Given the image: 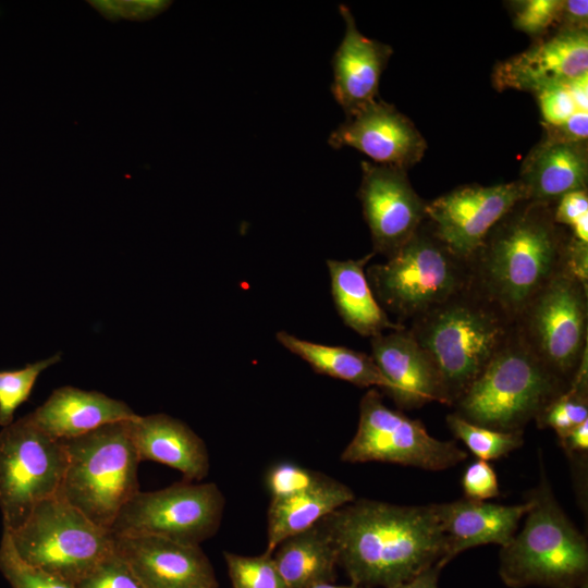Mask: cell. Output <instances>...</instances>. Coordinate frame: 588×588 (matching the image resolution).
<instances>
[{"label": "cell", "instance_id": "obj_34", "mask_svg": "<svg viewBox=\"0 0 588 588\" xmlns=\"http://www.w3.org/2000/svg\"><path fill=\"white\" fill-rule=\"evenodd\" d=\"M563 0H524L511 2L516 29L540 38L556 28Z\"/></svg>", "mask_w": 588, "mask_h": 588}, {"label": "cell", "instance_id": "obj_12", "mask_svg": "<svg viewBox=\"0 0 588 588\" xmlns=\"http://www.w3.org/2000/svg\"><path fill=\"white\" fill-rule=\"evenodd\" d=\"M225 499L213 482L182 481L135 493L120 510L112 535H152L199 546L219 529Z\"/></svg>", "mask_w": 588, "mask_h": 588}, {"label": "cell", "instance_id": "obj_29", "mask_svg": "<svg viewBox=\"0 0 588 588\" xmlns=\"http://www.w3.org/2000/svg\"><path fill=\"white\" fill-rule=\"evenodd\" d=\"M446 425L467 449L481 461L498 460L523 445V431H500L471 424L456 413L446 416Z\"/></svg>", "mask_w": 588, "mask_h": 588}, {"label": "cell", "instance_id": "obj_7", "mask_svg": "<svg viewBox=\"0 0 588 588\" xmlns=\"http://www.w3.org/2000/svg\"><path fill=\"white\" fill-rule=\"evenodd\" d=\"M371 291L396 322H409L470 284L468 261L456 256L426 220L383 264L366 268Z\"/></svg>", "mask_w": 588, "mask_h": 588}, {"label": "cell", "instance_id": "obj_11", "mask_svg": "<svg viewBox=\"0 0 588 588\" xmlns=\"http://www.w3.org/2000/svg\"><path fill=\"white\" fill-rule=\"evenodd\" d=\"M467 458L453 441L429 434L420 420L389 408L376 389L359 404L355 436L341 454L347 463L383 462L427 470H443Z\"/></svg>", "mask_w": 588, "mask_h": 588}, {"label": "cell", "instance_id": "obj_2", "mask_svg": "<svg viewBox=\"0 0 588 588\" xmlns=\"http://www.w3.org/2000/svg\"><path fill=\"white\" fill-rule=\"evenodd\" d=\"M553 207L518 203L467 260L470 284L512 320L551 279L568 270L572 235L554 221Z\"/></svg>", "mask_w": 588, "mask_h": 588}, {"label": "cell", "instance_id": "obj_13", "mask_svg": "<svg viewBox=\"0 0 588 588\" xmlns=\"http://www.w3.org/2000/svg\"><path fill=\"white\" fill-rule=\"evenodd\" d=\"M527 200L519 181L458 186L427 203L426 220L436 236L468 260L490 230L518 203Z\"/></svg>", "mask_w": 588, "mask_h": 588}, {"label": "cell", "instance_id": "obj_19", "mask_svg": "<svg viewBox=\"0 0 588 588\" xmlns=\"http://www.w3.org/2000/svg\"><path fill=\"white\" fill-rule=\"evenodd\" d=\"M339 10L345 33L332 58L331 91L350 117L377 100L379 81L393 50L389 45L364 36L346 5H340Z\"/></svg>", "mask_w": 588, "mask_h": 588}, {"label": "cell", "instance_id": "obj_22", "mask_svg": "<svg viewBox=\"0 0 588 588\" xmlns=\"http://www.w3.org/2000/svg\"><path fill=\"white\" fill-rule=\"evenodd\" d=\"M127 426L140 462L152 461L170 466L189 482L208 475L207 446L182 420L166 414L136 415L127 420Z\"/></svg>", "mask_w": 588, "mask_h": 588}, {"label": "cell", "instance_id": "obj_27", "mask_svg": "<svg viewBox=\"0 0 588 588\" xmlns=\"http://www.w3.org/2000/svg\"><path fill=\"white\" fill-rule=\"evenodd\" d=\"M278 342L318 373L347 381L357 387H378L385 392L389 381L381 373L371 355L344 346H331L299 339L286 331L277 333Z\"/></svg>", "mask_w": 588, "mask_h": 588}, {"label": "cell", "instance_id": "obj_1", "mask_svg": "<svg viewBox=\"0 0 588 588\" xmlns=\"http://www.w3.org/2000/svg\"><path fill=\"white\" fill-rule=\"evenodd\" d=\"M352 584L395 586L444 558L446 542L436 505H397L360 499L322 518Z\"/></svg>", "mask_w": 588, "mask_h": 588}, {"label": "cell", "instance_id": "obj_3", "mask_svg": "<svg viewBox=\"0 0 588 588\" xmlns=\"http://www.w3.org/2000/svg\"><path fill=\"white\" fill-rule=\"evenodd\" d=\"M431 360L443 404L453 406L514 330V320L471 284L407 327Z\"/></svg>", "mask_w": 588, "mask_h": 588}, {"label": "cell", "instance_id": "obj_35", "mask_svg": "<svg viewBox=\"0 0 588 588\" xmlns=\"http://www.w3.org/2000/svg\"><path fill=\"white\" fill-rule=\"evenodd\" d=\"M75 586L76 588H144L114 549Z\"/></svg>", "mask_w": 588, "mask_h": 588}, {"label": "cell", "instance_id": "obj_41", "mask_svg": "<svg viewBox=\"0 0 588 588\" xmlns=\"http://www.w3.org/2000/svg\"><path fill=\"white\" fill-rule=\"evenodd\" d=\"M566 454L586 453L588 450V420L558 436Z\"/></svg>", "mask_w": 588, "mask_h": 588}, {"label": "cell", "instance_id": "obj_8", "mask_svg": "<svg viewBox=\"0 0 588 588\" xmlns=\"http://www.w3.org/2000/svg\"><path fill=\"white\" fill-rule=\"evenodd\" d=\"M9 534L22 559L73 585L114 549L111 531L93 523L60 492L39 502Z\"/></svg>", "mask_w": 588, "mask_h": 588}, {"label": "cell", "instance_id": "obj_16", "mask_svg": "<svg viewBox=\"0 0 588 588\" xmlns=\"http://www.w3.org/2000/svg\"><path fill=\"white\" fill-rule=\"evenodd\" d=\"M114 551L144 588H218L199 546L152 535H112Z\"/></svg>", "mask_w": 588, "mask_h": 588}, {"label": "cell", "instance_id": "obj_38", "mask_svg": "<svg viewBox=\"0 0 588 588\" xmlns=\"http://www.w3.org/2000/svg\"><path fill=\"white\" fill-rule=\"evenodd\" d=\"M466 499L486 501L499 495V482L493 467L487 461L470 463L462 477Z\"/></svg>", "mask_w": 588, "mask_h": 588}, {"label": "cell", "instance_id": "obj_5", "mask_svg": "<svg viewBox=\"0 0 588 588\" xmlns=\"http://www.w3.org/2000/svg\"><path fill=\"white\" fill-rule=\"evenodd\" d=\"M514 330L453 407L467 421L500 431L524 427L567 389Z\"/></svg>", "mask_w": 588, "mask_h": 588}, {"label": "cell", "instance_id": "obj_37", "mask_svg": "<svg viewBox=\"0 0 588 588\" xmlns=\"http://www.w3.org/2000/svg\"><path fill=\"white\" fill-rule=\"evenodd\" d=\"M317 473L293 463L273 465L266 476V485L271 499L291 494L306 487L315 479Z\"/></svg>", "mask_w": 588, "mask_h": 588}, {"label": "cell", "instance_id": "obj_39", "mask_svg": "<svg viewBox=\"0 0 588 588\" xmlns=\"http://www.w3.org/2000/svg\"><path fill=\"white\" fill-rule=\"evenodd\" d=\"M107 19L123 16L128 20H148L170 7L171 1H91Z\"/></svg>", "mask_w": 588, "mask_h": 588}, {"label": "cell", "instance_id": "obj_6", "mask_svg": "<svg viewBox=\"0 0 588 588\" xmlns=\"http://www.w3.org/2000/svg\"><path fill=\"white\" fill-rule=\"evenodd\" d=\"M68 465L60 494L98 526L110 530L123 505L139 491V457L127 420L63 440Z\"/></svg>", "mask_w": 588, "mask_h": 588}, {"label": "cell", "instance_id": "obj_10", "mask_svg": "<svg viewBox=\"0 0 588 588\" xmlns=\"http://www.w3.org/2000/svg\"><path fill=\"white\" fill-rule=\"evenodd\" d=\"M64 441L38 428L29 415L0 431V511L3 530L17 529L42 500L60 491Z\"/></svg>", "mask_w": 588, "mask_h": 588}, {"label": "cell", "instance_id": "obj_40", "mask_svg": "<svg viewBox=\"0 0 588 588\" xmlns=\"http://www.w3.org/2000/svg\"><path fill=\"white\" fill-rule=\"evenodd\" d=\"M588 1L563 0L555 29L581 32L587 30Z\"/></svg>", "mask_w": 588, "mask_h": 588}, {"label": "cell", "instance_id": "obj_17", "mask_svg": "<svg viewBox=\"0 0 588 588\" xmlns=\"http://www.w3.org/2000/svg\"><path fill=\"white\" fill-rule=\"evenodd\" d=\"M588 74V32L555 29L525 51L499 62L492 72L495 89L538 93Z\"/></svg>", "mask_w": 588, "mask_h": 588}, {"label": "cell", "instance_id": "obj_4", "mask_svg": "<svg viewBox=\"0 0 588 588\" xmlns=\"http://www.w3.org/2000/svg\"><path fill=\"white\" fill-rule=\"evenodd\" d=\"M523 529L500 552L499 575L511 588L587 585L588 544L555 500L548 480L527 495Z\"/></svg>", "mask_w": 588, "mask_h": 588}, {"label": "cell", "instance_id": "obj_25", "mask_svg": "<svg viewBox=\"0 0 588 588\" xmlns=\"http://www.w3.org/2000/svg\"><path fill=\"white\" fill-rule=\"evenodd\" d=\"M373 255L371 252L359 259L327 260L338 314L348 328L369 338L406 327L390 319L371 291L366 266Z\"/></svg>", "mask_w": 588, "mask_h": 588}, {"label": "cell", "instance_id": "obj_20", "mask_svg": "<svg viewBox=\"0 0 588 588\" xmlns=\"http://www.w3.org/2000/svg\"><path fill=\"white\" fill-rule=\"evenodd\" d=\"M434 505L446 542L444 558L438 564L443 568L467 549L489 543L501 548L509 544L531 502L526 499L520 504L503 505L464 498Z\"/></svg>", "mask_w": 588, "mask_h": 588}, {"label": "cell", "instance_id": "obj_44", "mask_svg": "<svg viewBox=\"0 0 588 588\" xmlns=\"http://www.w3.org/2000/svg\"><path fill=\"white\" fill-rule=\"evenodd\" d=\"M581 588H588V585H586V586H584V587H581Z\"/></svg>", "mask_w": 588, "mask_h": 588}, {"label": "cell", "instance_id": "obj_42", "mask_svg": "<svg viewBox=\"0 0 588 588\" xmlns=\"http://www.w3.org/2000/svg\"><path fill=\"white\" fill-rule=\"evenodd\" d=\"M441 569L437 564L432 565L394 588H439L438 579Z\"/></svg>", "mask_w": 588, "mask_h": 588}, {"label": "cell", "instance_id": "obj_14", "mask_svg": "<svg viewBox=\"0 0 588 588\" xmlns=\"http://www.w3.org/2000/svg\"><path fill=\"white\" fill-rule=\"evenodd\" d=\"M362 174L357 196L372 252L389 259L426 221L427 203L413 188L406 171L363 161Z\"/></svg>", "mask_w": 588, "mask_h": 588}, {"label": "cell", "instance_id": "obj_32", "mask_svg": "<svg viewBox=\"0 0 588 588\" xmlns=\"http://www.w3.org/2000/svg\"><path fill=\"white\" fill-rule=\"evenodd\" d=\"M0 572L11 588H76L75 585L22 559L5 530L0 541Z\"/></svg>", "mask_w": 588, "mask_h": 588}, {"label": "cell", "instance_id": "obj_26", "mask_svg": "<svg viewBox=\"0 0 588 588\" xmlns=\"http://www.w3.org/2000/svg\"><path fill=\"white\" fill-rule=\"evenodd\" d=\"M272 558L289 588H311L336 578L338 551L323 519L284 539Z\"/></svg>", "mask_w": 588, "mask_h": 588}, {"label": "cell", "instance_id": "obj_23", "mask_svg": "<svg viewBox=\"0 0 588 588\" xmlns=\"http://www.w3.org/2000/svg\"><path fill=\"white\" fill-rule=\"evenodd\" d=\"M28 415L42 431L65 440L107 424L130 420L137 414L125 402L101 392L65 385L56 389Z\"/></svg>", "mask_w": 588, "mask_h": 588}, {"label": "cell", "instance_id": "obj_21", "mask_svg": "<svg viewBox=\"0 0 588 588\" xmlns=\"http://www.w3.org/2000/svg\"><path fill=\"white\" fill-rule=\"evenodd\" d=\"M527 200L546 205L565 194L587 189V140L546 135L526 156L518 179Z\"/></svg>", "mask_w": 588, "mask_h": 588}, {"label": "cell", "instance_id": "obj_31", "mask_svg": "<svg viewBox=\"0 0 588 588\" xmlns=\"http://www.w3.org/2000/svg\"><path fill=\"white\" fill-rule=\"evenodd\" d=\"M61 359L58 353L16 370H0V426L13 422L15 411L26 402L39 375Z\"/></svg>", "mask_w": 588, "mask_h": 588}, {"label": "cell", "instance_id": "obj_28", "mask_svg": "<svg viewBox=\"0 0 588 588\" xmlns=\"http://www.w3.org/2000/svg\"><path fill=\"white\" fill-rule=\"evenodd\" d=\"M588 420V353L583 357L567 389L536 418L539 428H552L558 436Z\"/></svg>", "mask_w": 588, "mask_h": 588}, {"label": "cell", "instance_id": "obj_18", "mask_svg": "<svg viewBox=\"0 0 588 588\" xmlns=\"http://www.w3.org/2000/svg\"><path fill=\"white\" fill-rule=\"evenodd\" d=\"M371 357L390 383L387 394L401 409L430 402L443 404L441 388L428 355L407 326L371 338Z\"/></svg>", "mask_w": 588, "mask_h": 588}, {"label": "cell", "instance_id": "obj_36", "mask_svg": "<svg viewBox=\"0 0 588 588\" xmlns=\"http://www.w3.org/2000/svg\"><path fill=\"white\" fill-rule=\"evenodd\" d=\"M554 221L569 229L576 241L588 244V192L579 189L563 195L553 207Z\"/></svg>", "mask_w": 588, "mask_h": 588}, {"label": "cell", "instance_id": "obj_30", "mask_svg": "<svg viewBox=\"0 0 588 588\" xmlns=\"http://www.w3.org/2000/svg\"><path fill=\"white\" fill-rule=\"evenodd\" d=\"M544 128L562 126L578 112H588V74L536 93Z\"/></svg>", "mask_w": 588, "mask_h": 588}, {"label": "cell", "instance_id": "obj_15", "mask_svg": "<svg viewBox=\"0 0 588 588\" xmlns=\"http://www.w3.org/2000/svg\"><path fill=\"white\" fill-rule=\"evenodd\" d=\"M331 147H352L376 164L403 171L419 162L427 143L415 124L393 105L375 100L346 117L329 136Z\"/></svg>", "mask_w": 588, "mask_h": 588}, {"label": "cell", "instance_id": "obj_9", "mask_svg": "<svg viewBox=\"0 0 588 588\" xmlns=\"http://www.w3.org/2000/svg\"><path fill=\"white\" fill-rule=\"evenodd\" d=\"M538 360L565 384L588 353V285L569 270L551 279L514 319Z\"/></svg>", "mask_w": 588, "mask_h": 588}, {"label": "cell", "instance_id": "obj_43", "mask_svg": "<svg viewBox=\"0 0 588 588\" xmlns=\"http://www.w3.org/2000/svg\"><path fill=\"white\" fill-rule=\"evenodd\" d=\"M311 588H364L362 586H357V585H354V584H351V585H347V586H339V585H333L332 583H322V584H318Z\"/></svg>", "mask_w": 588, "mask_h": 588}, {"label": "cell", "instance_id": "obj_33", "mask_svg": "<svg viewBox=\"0 0 588 588\" xmlns=\"http://www.w3.org/2000/svg\"><path fill=\"white\" fill-rule=\"evenodd\" d=\"M224 560L233 588H289L272 554L246 556L224 552Z\"/></svg>", "mask_w": 588, "mask_h": 588}, {"label": "cell", "instance_id": "obj_24", "mask_svg": "<svg viewBox=\"0 0 588 588\" xmlns=\"http://www.w3.org/2000/svg\"><path fill=\"white\" fill-rule=\"evenodd\" d=\"M355 500L345 483L317 473L306 487L270 501L267 513V549L272 554L284 539L296 535Z\"/></svg>", "mask_w": 588, "mask_h": 588}]
</instances>
